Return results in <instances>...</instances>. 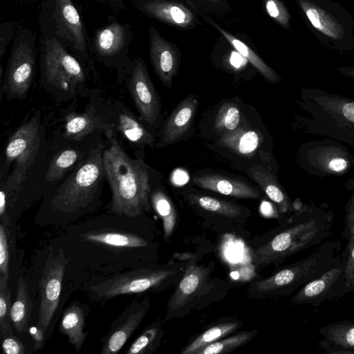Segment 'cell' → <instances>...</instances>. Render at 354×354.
<instances>
[{"instance_id":"cell-45","label":"cell","mask_w":354,"mask_h":354,"mask_svg":"<svg viewBox=\"0 0 354 354\" xmlns=\"http://www.w3.org/2000/svg\"><path fill=\"white\" fill-rule=\"evenodd\" d=\"M8 194L5 187L1 185L0 191V217L1 222L6 223L7 216L8 208Z\"/></svg>"},{"instance_id":"cell-22","label":"cell","mask_w":354,"mask_h":354,"mask_svg":"<svg viewBox=\"0 0 354 354\" xmlns=\"http://www.w3.org/2000/svg\"><path fill=\"white\" fill-rule=\"evenodd\" d=\"M86 309L83 304L71 303L64 310L59 323V331L68 337L76 352L82 348L88 335L84 331Z\"/></svg>"},{"instance_id":"cell-1","label":"cell","mask_w":354,"mask_h":354,"mask_svg":"<svg viewBox=\"0 0 354 354\" xmlns=\"http://www.w3.org/2000/svg\"><path fill=\"white\" fill-rule=\"evenodd\" d=\"M65 227L68 259L94 272L106 275L140 266L139 251L149 245L138 232V217L111 212ZM91 277V278H92Z\"/></svg>"},{"instance_id":"cell-36","label":"cell","mask_w":354,"mask_h":354,"mask_svg":"<svg viewBox=\"0 0 354 354\" xmlns=\"http://www.w3.org/2000/svg\"><path fill=\"white\" fill-rule=\"evenodd\" d=\"M80 152L74 149H66L56 155L50 162L46 180L53 183L59 180L78 160Z\"/></svg>"},{"instance_id":"cell-27","label":"cell","mask_w":354,"mask_h":354,"mask_svg":"<svg viewBox=\"0 0 354 354\" xmlns=\"http://www.w3.org/2000/svg\"><path fill=\"white\" fill-rule=\"evenodd\" d=\"M111 129V126L104 123L94 113H83L68 114L65 119L64 134L67 138L80 140L96 129L104 131Z\"/></svg>"},{"instance_id":"cell-32","label":"cell","mask_w":354,"mask_h":354,"mask_svg":"<svg viewBox=\"0 0 354 354\" xmlns=\"http://www.w3.org/2000/svg\"><path fill=\"white\" fill-rule=\"evenodd\" d=\"M240 327V322H226L214 326L198 335L185 346L181 354H196L206 346L232 333Z\"/></svg>"},{"instance_id":"cell-17","label":"cell","mask_w":354,"mask_h":354,"mask_svg":"<svg viewBox=\"0 0 354 354\" xmlns=\"http://www.w3.org/2000/svg\"><path fill=\"white\" fill-rule=\"evenodd\" d=\"M208 277L209 270L204 266H187L184 274L168 303L165 320L171 318L174 313L182 310L198 295L205 286Z\"/></svg>"},{"instance_id":"cell-43","label":"cell","mask_w":354,"mask_h":354,"mask_svg":"<svg viewBox=\"0 0 354 354\" xmlns=\"http://www.w3.org/2000/svg\"><path fill=\"white\" fill-rule=\"evenodd\" d=\"M343 257L344 259L345 281L349 288L354 275V244L349 250L344 251Z\"/></svg>"},{"instance_id":"cell-5","label":"cell","mask_w":354,"mask_h":354,"mask_svg":"<svg viewBox=\"0 0 354 354\" xmlns=\"http://www.w3.org/2000/svg\"><path fill=\"white\" fill-rule=\"evenodd\" d=\"M338 240L322 243L306 257L285 266L269 277L252 283L248 290L253 298L288 296L322 275L343 257Z\"/></svg>"},{"instance_id":"cell-28","label":"cell","mask_w":354,"mask_h":354,"mask_svg":"<svg viewBox=\"0 0 354 354\" xmlns=\"http://www.w3.org/2000/svg\"><path fill=\"white\" fill-rule=\"evenodd\" d=\"M32 308L28 285L21 277L17 281L16 298L10 311L12 324L17 332L24 333L28 329Z\"/></svg>"},{"instance_id":"cell-39","label":"cell","mask_w":354,"mask_h":354,"mask_svg":"<svg viewBox=\"0 0 354 354\" xmlns=\"http://www.w3.org/2000/svg\"><path fill=\"white\" fill-rule=\"evenodd\" d=\"M264 6L268 15L283 28L292 30L290 14L281 0H264Z\"/></svg>"},{"instance_id":"cell-8","label":"cell","mask_w":354,"mask_h":354,"mask_svg":"<svg viewBox=\"0 0 354 354\" xmlns=\"http://www.w3.org/2000/svg\"><path fill=\"white\" fill-rule=\"evenodd\" d=\"M177 270L168 266H138L115 273L97 276L82 287L94 301L102 302L123 295L140 294L157 289L173 277Z\"/></svg>"},{"instance_id":"cell-31","label":"cell","mask_w":354,"mask_h":354,"mask_svg":"<svg viewBox=\"0 0 354 354\" xmlns=\"http://www.w3.org/2000/svg\"><path fill=\"white\" fill-rule=\"evenodd\" d=\"M124 31L118 23H113L100 30L95 37V46L103 55H113L123 47Z\"/></svg>"},{"instance_id":"cell-33","label":"cell","mask_w":354,"mask_h":354,"mask_svg":"<svg viewBox=\"0 0 354 354\" xmlns=\"http://www.w3.org/2000/svg\"><path fill=\"white\" fill-rule=\"evenodd\" d=\"M189 198L201 209L216 214L234 218L241 216L242 213L240 207L223 200L194 194L190 195Z\"/></svg>"},{"instance_id":"cell-18","label":"cell","mask_w":354,"mask_h":354,"mask_svg":"<svg viewBox=\"0 0 354 354\" xmlns=\"http://www.w3.org/2000/svg\"><path fill=\"white\" fill-rule=\"evenodd\" d=\"M198 97L189 95L172 111L168 118L158 143V147L173 144L183 137L189 129L198 107Z\"/></svg>"},{"instance_id":"cell-37","label":"cell","mask_w":354,"mask_h":354,"mask_svg":"<svg viewBox=\"0 0 354 354\" xmlns=\"http://www.w3.org/2000/svg\"><path fill=\"white\" fill-rule=\"evenodd\" d=\"M239 107L234 103L223 104L215 117L214 130L221 136L239 127L241 114Z\"/></svg>"},{"instance_id":"cell-11","label":"cell","mask_w":354,"mask_h":354,"mask_svg":"<svg viewBox=\"0 0 354 354\" xmlns=\"http://www.w3.org/2000/svg\"><path fill=\"white\" fill-rule=\"evenodd\" d=\"M44 73L48 84L71 93L86 80L80 63L55 38L46 41Z\"/></svg>"},{"instance_id":"cell-16","label":"cell","mask_w":354,"mask_h":354,"mask_svg":"<svg viewBox=\"0 0 354 354\" xmlns=\"http://www.w3.org/2000/svg\"><path fill=\"white\" fill-rule=\"evenodd\" d=\"M149 37L151 64L162 84L170 87L179 67V50L153 26L149 30Z\"/></svg>"},{"instance_id":"cell-48","label":"cell","mask_w":354,"mask_h":354,"mask_svg":"<svg viewBox=\"0 0 354 354\" xmlns=\"http://www.w3.org/2000/svg\"><path fill=\"white\" fill-rule=\"evenodd\" d=\"M205 1H211V2L215 3V2L219 1L220 0H205Z\"/></svg>"},{"instance_id":"cell-35","label":"cell","mask_w":354,"mask_h":354,"mask_svg":"<svg viewBox=\"0 0 354 354\" xmlns=\"http://www.w3.org/2000/svg\"><path fill=\"white\" fill-rule=\"evenodd\" d=\"M257 333V330L243 331L230 337L221 339L206 346L196 354H221L231 352L248 343Z\"/></svg>"},{"instance_id":"cell-46","label":"cell","mask_w":354,"mask_h":354,"mask_svg":"<svg viewBox=\"0 0 354 354\" xmlns=\"http://www.w3.org/2000/svg\"><path fill=\"white\" fill-rule=\"evenodd\" d=\"M337 71L344 75L354 80V64L351 66L339 67Z\"/></svg>"},{"instance_id":"cell-9","label":"cell","mask_w":354,"mask_h":354,"mask_svg":"<svg viewBox=\"0 0 354 354\" xmlns=\"http://www.w3.org/2000/svg\"><path fill=\"white\" fill-rule=\"evenodd\" d=\"M68 263V257L62 247L52 248L48 254L39 280V308L36 324L43 329L46 339L59 304Z\"/></svg>"},{"instance_id":"cell-34","label":"cell","mask_w":354,"mask_h":354,"mask_svg":"<svg viewBox=\"0 0 354 354\" xmlns=\"http://www.w3.org/2000/svg\"><path fill=\"white\" fill-rule=\"evenodd\" d=\"M163 331L158 323L149 326L131 344L126 354H148L155 351Z\"/></svg>"},{"instance_id":"cell-42","label":"cell","mask_w":354,"mask_h":354,"mask_svg":"<svg viewBox=\"0 0 354 354\" xmlns=\"http://www.w3.org/2000/svg\"><path fill=\"white\" fill-rule=\"evenodd\" d=\"M2 350L6 354H24L26 348L23 342L14 335L3 337L2 341Z\"/></svg>"},{"instance_id":"cell-4","label":"cell","mask_w":354,"mask_h":354,"mask_svg":"<svg viewBox=\"0 0 354 354\" xmlns=\"http://www.w3.org/2000/svg\"><path fill=\"white\" fill-rule=\"evenodd\" d=\"M333 215L316 207L297 211L266 243L252 254L257 269L281 263L288 257L322 243L331 233Z\"/></svg>"},{"instance_id":"cell-7","label":"cell","mask_w":354,"mask_h":354,"mask_svg":"<svg viewBox=\"0 0 354 354\" xmlns=\"http://www.w3.org/2000/svg\"><path fill=\"white\" fill-rule=\"evenodd\" d=\"M307 132L328 136L354 147V100L318 89H307L304 95Z\"/></svg>"},{"instance_id":"cell-38","label":"cell","mask_w":354,"mask_h":354,"mask_svg":"<svg viewBox=\"0 0 354 354\" xmlns=\"http://www.w3.org/2000/svg\"><path fill=\"white\" fill-rule=\"evenodd\" d=\"M11 291L8 282L0 281V335L1 337L13 335L11 326Z\"/></svg>"},{"instance_id":"cell-40","label":"cell","mask_w":354,"mask_h":354,"mask_svg":"<svg viewBox=\"0 0 354 354\" xmlns=\"http://www.w3.org/2000/svg\"><path fill=\"white\" fill-rule=\"evenodd\" d=\"M9 246L6 224H0V281L8 282L9 277Z\"/></svg>"},{"instance_id":"cell-14","label":"cell","mask_w":354,"mask_h":354,"mask_svg":"<svg viewBox=\"0 0 354 354\" xmlns=\"http://www.w3.org/2000/svg\"><path fill=\"white\" fill-rule=\"evenodd\" d=\"M149 306L148 298L142 301H132L111 326L110 330L104 337L100 353H117L140 324Z\"/></svg>"},{"instance_id":"cell-30","label":"cell","mask_w":354,"mask_h":354,"mask_svg":"<svg viewBox=\"0 0 354 354\" xmlns=\"http://www.w3.org/2000/svg\"><path fill=\"white\" fill-rule=\"evenodd\" d=\"M152 207L162 221L164 239H168L176 224V212L173 203L167 195L160 189L150 194Z\"/></svg>"},{"instance_id":"cell-10","label":"cell","mask_w":354,"mask_h":354,"mask_svg":"<svg viewBox=\"0 0 354 354\" xmlns=\"http://www.w3.org/2000/svg\"><path fill=\"white\" fill-rule=\"evenodd\" d=\"M36 113L21 125L9 138L5 149L7 165L15 162V168L6 182L18 188L38 152L40 142V120Z\"/></svg>"},{"instance_id":"cell-23","label":"cell","mask_w":354,"mask_h":354,"mask_svg":"<svg viewBox=\"0 0 354 354\" xmlns=\"http://www.w3.org/2000/svg\"><path fill=\"white\" fill-rule=\"evenodd\" d=\"M57 21L74 46L84 50L83 26L77 10L71 0H55Z\"/></svg>"},{"instance_id":"cell-24","label":"cell","mask_w":354,"mask_h":354,"mask_svg":"<svg viewBox=\"0 0 354 354\" xmlns=\"http://www.w3.org/2000/svg\"><path fill=\"white\" fill-rule=\"evenodd\" d=\"M248 174L277 205L280 213H287L293 210L288 196L268 169L261 165H255L248 170Z\"/></svg>"},{"instance_id":"cell-47","label":"cell","mask_w":354,"mask_h":354,"mask_svg":"<svg viewBox=\"0 0 354 354\" xmlns=\"http://www.w3.org/2000/svg\"><path fill=\"white\" fill-rule=\"evenodd\" d=\"M349 288H350L351 292L354 291V275H353V277L352 281L351 282V284L349 286Z\"/></svg>"},{"instance_id":"cell-41","label":"cell","mask_w":354,"mask_h":354,"mask_svg":"<svg viewBox=\"0 0 354 354\" xmlns=\"http://www.w3.org/2000/svg\"><path fill=\"white\" fill-rule=\"evenodd\" d=\"M342 236L347 240L345 251L354 244V192L346 206L345 225Z\"/></svg>"},{"instance_id":"cell-12","label":"cell","mask_w":354,"mask_h":354,"mask_svg":"<svg viewBox=\"0 0 354 354\" xmlns=\"http://www.w3.org/2000/svg\"><path fill=\"white\" fill-rule=\"evenodd\" d=\"M344 277V259L342 258L320 277L304 285L291 297L296 305L317 306L326 300L339 299L350 293Z\"/></svg>"},{"instance_id":"cell-29","label":"cell","mask_w":354,"mask_h":354,"mask_svg":"<svg viewBox=\"0 0 354 354\" xmlns=\"http://www.w3.org/2000/svg\"><path fill=\"white\" fill-rule=\"evenodd\" d=\"M118 129L127 140L136 145H153L151 134L130 113L122 112L118 115Z\"/></svg>"},{"instance_id":"cell-19","label":"cell","mask_w":354,"mask_h":354,"mask_svg":"<svg viewBox=\"0 0 354 354\" xmlns=\"http://www.w3.org/2000/svg\"><path fill=\"white\" fill-rule=\"evenodd\" d=\"M321 348L328 354H354V320L344 319L322 327Z\"/></svg>"},{"instance_id":"cell-25","label":"cell","mask_w":354,"mask_h":354,"mask_svg":"<svg viewBox=\"0 0 354 354\" xmlns=\"http://www.w3.org/2000/svg\"><path fill=\"white\" fill-rule=\"evenodd\" d=\"M261 142L262 136L259 131L239 127L222 135L217 143L239 156H251Z\"/></svg>"},{"instance_id":"cell-13","label":"cell","mask_w":354,"mask_h":354,"mask_svg":"<svg viewBox=\"0 0 354 354\" xmlns=\"http://www.w3.org/2000/svg\"><path fill=\"white\" fill-rule=\"evenodd\" d=\"M35 56L32 50L20 44L13 50L8 65L2 90L10 98H22L27 94L32 78Z\"/></svg>"},{"instance_id":"cell-44","label":"cell","mask_w":354,"mask_h":354,"mask_svg":"<svg viewBox=\"0 0 354 354\" xmlns=\"http://www.w3.org/2000/svg\"><path fill=\"white\" fill-rule=\"evenodd\" d=\"M29 333L33 341L35 351L41 349L46 339V333L43 329L36 324L29 328Z\"/></svg>"},{"instance_id":"cell-20","label":"cell","mask_w":354,"mask_h":354,"mask_svg":"<svg viewBox=\"0 0 354 354\" xmlns=\"http://www.w3.org/2000/svg\"><path fill=\"white\" fill-rule=\"evenodd\" d=\"M198 187L226 196L242 198H257L260 194L248 183L238 179L220 175L207 174L194 176Z\"/></svg>"},{"instance_id":"cell-21","label":"cell","mask_w":354,"mask_h":354,"mask_svg":"<svg viewBox=\"0 0 354 354\" xmlns=\"http://www.w3.org/2000/svg\"><path fill=\"white\" fill-rule=\"evenodd\" d=\"M144 8L153 17L178 28H189L195 24L191 10L178 2L150 1Z\"/></svg>"},{"instance_id":"cell-6","label":"cell","mask_w":354,"mask_h":354,"mask_svg":"<svg viewBox=\"0 0 354 354\" xmlns=\"http://www.w3.org/2000/svg\"><path fill=\"white\" fill-rule=\"evenodd\" d=\"M306 26L325 47L339 53L354 50V19L333 0H295Z\"/></svg>"},{"instance_id":"cell-15","label":"cell","mask_w":354,"mask_h":354,"mask_svg":"<svg viewBox=\"0 0 354 354\" xmlns=\"http://www.w3.org/2000/svg\"><path fill=\"white\" fill-rule=\"evenodd\" d=\"M129 90L142 118L152 125L160 114V103L147 69L139 59L133 70Z\"/></svg>"},{"instance_id":"cell-3","label":"cell","mask_w":354,"mask_h":354,"mask_svg":"<svg viewBox=\"0 0 354 354\" xmlns=\"http://www.w3.org/2000/svg\"><path fill=\"white\" fill-rule=\"evenodd\" d=\"M105 133L110 145L103 151L102 160L112 193L111 212L129 217L143 216L151 209L147 166L142 159H133L123 150L112 129Z\"/></svg>"},{"instance_id":"cell-26","label":"cell","mask_w":354,"mask_h":354,"mask_svg":"<svg viewBox=\"0 0 354 354\" xmlns=\"http://www.w3.org/2000/svg\"><path fill=\"white\" fill-rule=\"evenodd\" d=\"M189 3L198 12L203 18L216 30H218L225 38L230 42L234 48L245 58L270 83L274 84L280 81L281 78L278 74L268 64H266L244 42L235 37L234 35L224 30L216 22L207 17L204 13L196 9L189 1Z\"/></svg>"},{"instance_id":"cell-2","label":"cell","mask_w":354,"mask_h":354,"mask_svg":"<svg viewBox=\"0 0 354 354\" xmlns=\"http://www.w3.org/2000/svg\"><path fill=\"white\" fill-rule=\"evenodd\" d=\"M102 149L101 144L92 149L67 178L45 197L37 216L44 217L46 223L65 227L99 206L105 176Z\"/></svg>"}]
</instances>
